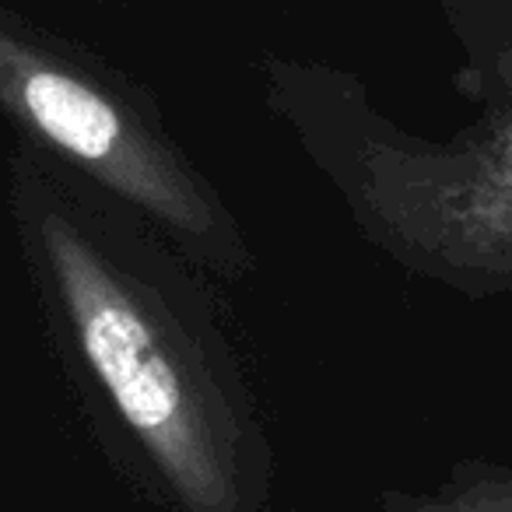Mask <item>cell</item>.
<instances>
[{
	"mask_svg": "<svg viewBox=\"0 0 512 512\" xmlns=\"http://www.w3.org/2000/svg\"><path fill=\"white\" fill-rule=\"evenodd\" d=\"M8 218L67 379L172 512H267L274 449L221 278L137 207L22 141Z\"/></svg>",
	"mask_w": 512,
	"mask_h": 512,
	"instance_id": "1",
	"label": "cell"
},
{
	"mask_svg": "<svg viewBox=\"0 0 512 512\" xmlns=\"http://www.w3.org/2000/svg\"><path fill=\"white\" fill-rule=\"evenodd\" d=\"M484 116L421 141L348 95L288 92L309 158L351 225L400 271L467 299L512 295V46L484 71Z\"/></svg>",
	"mask_w": 512,
	"mask_h": 512,
	"instance_id": "2",
	"label": "cell"
},
{
	"mask_svg": "<svg viewBox=\"0 0 512 512\" xmlns=\"http://www.w3.org/2000/svg\"><path fill=\"white\" fill-rule=\"evenodd\" d=\"M0 109L25 141L137 207L214 278L253 271V246L235 211L165 134L148 102L116 78L0 25Z\"/></svg>",
	"mask_w": 512,
	"mask_h": 512,
	"instance_id": "3",
	"label": "cell"
},
{
	"mask_svg": "<svg viewBox=\"0 0 512 512\" xmlns=\"http://www.w3.org/2000/svg\"><path fill=\"white\" fill-rule=\"evenodd\" d=\"M383 512H512V467L488 460H460L446 481L428 491L386 488Z\"/></svg>",
	"mask_w": 512,
	"mask_h": 512,
	"instance_id": "4",
	"label": "cell"
}]
</instances>
